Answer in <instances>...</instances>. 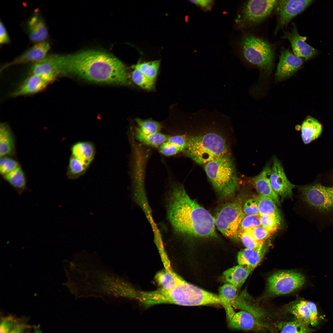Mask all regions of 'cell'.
Listing matches in <instances>:
<instances>
[{"mask_svg":"<svg viewBox=\"0 0 333 333\" xmlns=\"http://www.w3.org/2000/svg\"><path fill=\"white\" fill-rule=\"evenodd\" d=\"M68 263L66 284L76 296L128 298L131 286L97 254L84 250Z\"/></svg>","mask_w":333,"mask_h":333,"instance_id":"obj_1","label":"cell"},{"mask_svg":"<svg viewBox=\"0 0 333 333\" xmlns=\"http://www.w3.org/2000/svg\"><path fill=\"white\" fill-rule=\"evenodd\" d=\"M166 208L167 217L175 233L195 238L217 236L214 218L189 196L182 185H173Z\"/></svg>","mask_w":333,"mask_h":333,"instance_id":"obj_2","label":"cell"},{"mask_svg":"<svg viewBox=\"0 0 333 333\" xmlns=\"http://www.w3.org/2000/svg\"><path fill=\"white\" fill-rule=\"evenodd\" d=\"M61 60L62 75L73 74L98 83L125 84L128 82L123 64L104 52L88 51L61 55Z\"/></svg>","mask_w":333,"mask_h":333,"instance_id":"obj_3","label":"cell"},{"mask_svg":"<svg viewBox=\"0 0 333 333\" xmlns=\"http://www.w3.org/2000/svg\"><path fill=\"white\" fill-rule=\"evenodd\" d=\"M303 202L320 231L333 226V186L314 183L299 188Z\"/></svg>","mask_w":333,"mask_h":333,"instance_id":"obj_4","label":"cell"},{"mask_svg":"<svg viewBox=\"0 0 333 333\" xmlns=\"http://www.w3.org/2000/svg\"><path fill=\"white\" fill-rule=\"evenodd\" d=\"M186 150L188 157L203 164L227 155L228 148L221 135L211 132L190 137Z\"/></svg>","mask_w":333,"mask_h":333,"instance_id":"obj_5","label":"cell"},{"mask_svg":"<svg viewBox=\"0 0 333 333\" xmlns=\"http://www.w3.org/2000/svg\"><path fill=\"white\" fill-rule=\"evenodd\" d=\"M207 176L220 197L232 196L237 188V179L234 163L227 155L205 164Z\"/></svg>","mask_w":333,"mask_h":333,"instance_id":"obj_6","label":"cell"},{"mask_svg":"<svg viewBox=\"0 0 333 333\" xmlns=\"http://www.w3.org/2000/svg\"><path fill=\"white\" fill-rule=\"evenodd\" d=\"M240 46L242 55L249 63L265 72H269L274 64L273 47L265 40L251 33L243 35Z\"/></svg>","mask_w":333,"mask_h":333,"instance_id":"obj_7","label":"cell"},{"mask_svg":"<svg viewBox=\"0 0 333 333\" xmlns=\"http://www.w3.org/2000/svg\"><path fill=\"white\" fill-rule=\"evenodd\" d=\"M241 201L228 203L220 209L214 218L216 226L225 236L234 239L239 237L241 222L245 216Z\"/></svg>","mask_w":333,"mask_h":333,"instance_id":"obj_8","label":"cell"},{"mask_svg":"<svg viewBox=\"0 0 333 333\" xmlns=\"http://www.w3.org/2000/svg\"><path fill=\"white\" fill-rule=\"evenodd\" d=\"M278 0H252L246 1L237 20L240 27L256 26L264 21L275 9Z\"/></svg>","mask_w":333,"mask_h":333,"instance_id":"obj_9","label":"cell"},{"mask_svg":"<svg viewBox=\"0 0 333 333\" xmlns=\"http://www.w3.org/2000/svg\"><path fill=\"white\" fill-rule=\"evenodd\" d=\"M305 278L301 274L291 271L278 272L268 279V289L272 294L279 295L288 294L302 287Z\"/></svg>","mask_w":333,"mask_h":333,"instance_id":"obj_10","label":"cell"},{"mask_svg":"<svg viewBox=\"0 0 333 333\" xmlns=\"http://www.w3.org/2000/svg\"><path fill=\"white\" fill-rule=\"evenodd\" d=\"M313 1L312 0H278L274 9L277 16L275 34L286 27L294 17L304 10Z\"/></svg>","mask_w":333,"mask_h":333,"instance_id":"obj_11","label":"cell"},{"mask_svg":"<svg viewBox=\"0 0 333 333\" xmlns=\"http://www.w3.org/2000/svg\"><path fill=\"white\" fill-rule=\"evenodd\" d=\"M269 180L272 189L278 196L282 199L291 197L295 186L288 180L282 165L276 157L273 159Z\"/></svg>","mask_w":333,"mask_h":333,"instance_id":"obj_12","label":"cell"},{"mask_svg":"<svg viewBox=\"0 0 333 333\" xmlns=\"http://www.w3.org/2000/svg\"><path fill=\"white\" fill-rule=\"evenodd\" d=\"M282 38L289 41L295 55L304 58L306 60H310L318 54L317 50L306 42V37L300 35L296 25L293 23L291 30L284 31Z\"/></svg>","mask_w":333,"mask_h":333,"instance_id":"obj_13","label":"cell"},{"mask_svg":"<svg viewBox=\"0 0 333 333\" xmlns=\"http://www.w3.org/2000/svg\"><path fill=\"white\" fill-rule=\"evenodd\" d=\"M303 63V58L296 56L288 49H282L276 71L277 79L282 80L291 76Z\"/></svg>","mask_w":333,"mask_h":333,"instance_id":"obj_14","label":"cell"},{"mask_svg":"<svg viewBox=\"0 0 333 333\" xmlns=\"http://www.w3.org/2000/svg\"><path fill=\"white\" fill-rule=\"evenodd\" d=\"M50 48L49 43L46 41L37 43L11 62L4 65L1 69V72L14 65L39 62L46 57Z\"/></svg>","mask_w":333,"mask_h":333,"instance_id":"obj_15","label":"cell"},{"mask_svg":"<svg viewBox=\"0 0 333 333\" xmlns=\"http://www.w3.org/2000/svg\"><path fill=\"white\" fill-rule=\"evenodd\" d=\"M228 326L232 329L245 331H259L268 328L262 321L244 310L235 313L228 322Z\"/></svg>","mask_w":333,"mask_h":333,"instance_id":"obj_16","label":"cell"},{"mask_svg":"<svg viewBox=\"0 0 333 333\" xmlns=\"http://www.w3.org/2000/svg\"><path fill=\"white\" fill-rule=\"evenodd\" d=\"M52 81L40 75H30L11 94V96L31 95L41 91Z\"/></svg>","mask_w":333,"mask_h":333,"instance_id":"obj_17","label":"cell"},{"mask_svg":"<svg viewBox=\"0 0 333 333\" xmlns=\"http://www.w3.org/2000/svg\"><path fill=\"white\" fill-rule=\"evenodd\" d=\"M270 170L269 166H266L260 173L252 178V181L258 196L269 198L280 205L279 196L273 190L270 183Z\"/></svg>","mask_w":333,"mask_h":333,"instance_id":"obj_18","label":"cell"},{"mask_svg":"<svg viewBox=\"0 0 333 333\" xmlns=\"http://www.w3.org/2000/svg\"><path fill=\"white\" fill-rule=\"evenodd\" d=\"M264 245L258 249L245 248L238 253V265L253 271L263 257L266 251Z\"/></svg>","mask_w":333,"mask_h":333,"instance_id":"obj_19","label":"cell"},{"mask_svg":"<svg viewBox=\"0 0 333 333\" xmlns=\"http://www.w3.org/2000/svg\"><path fill=\"white\" fill-rule=\"evenodd\" d=\"M29 37L33 42L45 41L48 36L46 25L42 18L38 14L33 15L27 23Z\"/></svg>","mask_w":333,"mask_h":333,"instance_id":"obj_20","label":"cell"},{"mask_svg":"<svg viewBox=\"0 0 333 333\" xmlns=\"http://www.w3.org/2000/svg\"><path fill=\"white\" fill-rule=\"evenodd\" d=\"M16 152L14 136L9 125L2 123L0 125V156H13Z\"/></svg>","mask_w":333,"mask_h":333,"instance_id":"obj_21","label":"cell"},{"mask_svg":"<svg viewBox=\"0 0 333 333\" xmlns=\"http://www.w3.org/2000/svg\"><path fill=\"white\" fill-rule=\"evenodd\" d=\"M72 156L89 166L93 160L96 154L94 144L90 142H77L71 146Z\"/></svg>","mask_w":333,"mask_h":333,"instance_id":"obj_22","label":"cell"},{"mask_svg":"<svg viewBox=\"0 0 333 333\" xmlns=\"http://www.w3.org/2000/svg\"><path fill=\"white\" fill-rule=\"evenodd\" d=\"M187 139L183 135L169 136L166 140L160 146L159 151L165 156L175 155L186 149Z\"/></svg>","mask_w":333,"mask_h":333,"instance_id":"obj_23","label":"cell"},{"mask_svg":"<svg viewBox=\"0 0 333 333\" xmlns=\"http://www.w3.org/2000/svg\"><path fill=\"white\" fill-rule=\"evenodd\" d=\"M237 288L229 283L226 284L221 286L219 290V297L221 304L226 312L228 321L229 322L235 313L232 308V303L237 296Z\"/></svg>","mask_w":333,"mask_h":333,"instance_id":"obj_24","label":"cell"},{"mask_svg":"<svg viewBox=\"0 0 333 333\" xmlns=\"http://www.w3.org/2000/svg\"><path fill=\"white\" fill-rule=\"evenodd\" d=\"M301 129L302 138L305 144L317 138L322 131L321 124L312 117H308L303 122Z\"/></svg>","mask_w":333,"mask_h":333,"instance_id":"obj_25","label":"cell"},{"mask_svg":"<svg viewBox=\"0 0 333 333\" xmlns=\"http://www.w3.org/2000/svg\"><path fill=\"white\" fill-rule=\"evenodd\" d=\"M252 271L238 265L228 269L223 273L225 280L237 288L241 287Z\"/></svg>","mask_w":333,"mask_h":333,"instance_id":"obj_26","label":"cell"},{"mask_svg":"<svg viewBox=\"0 0 333 333\" xmlns=\"http://www.w3.org/2000/svg\"><path fill=\"white\" fill-rule=\"evenodd\" d=\"M3 178L14 189L19 196L28 190L26 178L20 166L3 176Z\"/></svg>","mask_w":333,"mask_h":333,"instance_id":"obj_27","label":"cell"},{"mask_svg":"<svg viewBox=\"0 0 333 333\" xmlns=\"http://www.w3.org/2000/svg\"><path fill=\"white\" fill-rule=\"evenodd\" d=\"M165 270L158 273L155 275L156 281L166 290H171L175 288L182 280V278L175 273L166 265Z\"/></svg>","mask_w":333,"mask_h":333,"instance_id":"obj_28","label":"cell"},{"mask_svg":"<svg viewBox=\"0 0 333 333\" xmlns=\"http://www.w3.org/2000/svg\"><path fill=\"white\" fill-rule=\"evenodd\" d=\"M286 310L305 325L309 326L310 324V312L306 301L300 300L292 303L287 306Z\"/></svg>","mask_w":333,"mask_h":333,"instance_id":"obj_29","label":"cell"},{"mask_svg":"<svg viewBox=\"0 0 333 333\" xmlns=\"http://www.w3.org/2000/svg\"><path fill=\"white\" fill-rule=\"evenodd\" d=\"M169 136L160 132L154 134H146L136 129V139L143 144L155 148L160 146L166 140Z\"/></svg>","mask_w":333,"mask_h":333,"instance_id":"obj_30","label":"cell"},{"mask_svg":"<svg viewBox=\"0 0 333 333\" xmlns=\"http://www.w3.org/2000/svg\"><path fill=\"white\" fill-rule=\"evenodd\" d=\"M258 210L259 216H274L281 220L280 213L275 203L271 199L258 196Z\"/></svg>","mask_w":333,"mask_h":333,"instance_id":"obj_31","label":"cell"},{"mask_svg":"<svg viewBox=\"0 0 333 333\" xmlns=\"http://www.w3.org/2000/svg\"><path fill=\"white\" fill-rule=\"evenodd\" d=\"M89 166L71 155L69 159L67 169V178L71 179L78 178L86 172Z\"/></svg>","mask_w":333,"mask_h":333,"instance_id":"obj_32","label":"cell"},{"mask_svg":"<svg viewBox=\"0 0 333 333\" xmlns=\"http://www.w3.org/2000/svg\"><path fill=\"white\" fill-rule=\"evenodd\" d=\"M159 60L148 62L138 63L132 67L139 70L145 76L151 80L155 82L159 67Z\"/></svg>","mask_w":333,"mask_h":333,"instance_id":"obj_33","label":"cell"},{"mask_svg":"<svg viewBox=\"0 0 333 333\" xmlns=\"http://www.w3.org/2000/svg\"><path fill=\"white\" fill-rule=\"evenodd\" d=\"M314 330L299 320L285 322L281 329L280 333H312Z\"/></svg>","mask_w":333,"mask_h":333,"instance_id":"obj_34","label":"cell"},{"mask_svg":"<svg viewBox=\"0 0 333 333\" xmlns=\"http://www.w3.org/2000/svg\"><path fill=\"white\" fill-rule=\"evenodd\" d=\"M135 121L138 126L136 129L145 134H152L158 133L161 129L160 124L154 121L137 118Z\"/></svg>","mask_w":333,"mask_h":333,"instance_id":"obj_35","label":"cell"},{"mask_svg":"<svg viewBox=\"0 0 333 333\" xmlns=\"http://www.w3.org/2000/svg\"><path fill=\"white\" fill-rule=\"evenodd\" d=\"M133 68L134 69L131 76L133 81L143 89L147 90H151L154 89V82L148 78L138 69Z\"/></svg>","mask_w":333,"mask_h":333,"instance_id":"obj_36","label":"cell"},{"mask_svg":"<svg viewBox=\"0 0 333 333\" xmlns=\"http://www.w3.org/2000/svg\"><path fill=\"white\" fill-rule=\"evenodd\" d=\"M261 226L273 235L278 228L281 221L274 216H260Z\"/></svg>","mask_w":333,"mask_h":333,"instance_id":"obj_37","label":"cell"},{"mask_svg":"<svg viewBox=\"0 0 333 333\" xmlns=\"http://www.w3.org/2000/svg\"><path fill=\"white\" fill-rule=\"evenodd\" d=\"M19 166L18 162L10 156L0 157V173L2 176L10 172Z\"/></svg>","mask_w":333,"mask_h":333,"instance_id":"obj_38","label":"cell"},{"mask_svg":"<svg viewBox=\"0 0 333 333\" xmlns=\"http://www.w3.org/2000/svg\"><path fill=\"white\" fill-rule=\"evenodd\" d=\"M242 209L245 215L259 216L258 197H251L246 199L242 206Z\"/></svg>","mask_w":333,"mask_h":333,"instance_id":"obj_39","label":"cell"},{"mask_svg":"<svg viewBox=\"0 0 333 333\" xmlns=\"http://www.w3.org/2000/svg\"><path fill=\"white\" fill-rule=\"evenodd\" d=\"M246 230L256 241L261 243H264V242L272 235L261 225L251 228Z\"/></svg>","mask_w":333,"mask_h":333,"instance_id":"obj_40","label":"cell"},{"mask_svg":"<svg viewBox=\"0 0 333 333\" xmlns=\"http://www.w3.org/2000/svg\"><path fill=\"white\" fill-rule=\"evenodd\" d=\"M239 237L246 248L258 249L264 245V243H259L256 241L246 230L239 232Z\"/></svg>","mask_w":333,"mask_h":333,"instance_id":"obj_41","label":"cell"},{"mask_svg":"<svg viewBox=\"0 0 333 333\" xmlns=\"http://www.w3.org/2000/svg\"><path fill=\"white\" fill-rule=\"evenodd\" d=\"M261 225L259 216L245 215L241 222L239 232Z\"/></svg>","mask_w":333,"mask_h":333,"instance_id":"obj_42","label":"cell"},{"mask_svg":"<svg viewBox=\"0 0 333 333\" xmlns=\"http://www.w3.org/2000/svg\"><path fill=\"white\" fill-rule=\"evenodd\" d=\"M310 314V324L313 327H316L319 324L320 318L316 305L313 302L306 301Z\"/></svg>","mask_w":333,"mask_h":333,"instance_id":"obj_43","label":"cell"},{"mask_svg":"<svg viewBox=\"0 0 333 333\" xmlns=\"http://www.w3.org/2000/svg\"><path fill=\"white\" fill-rule=\"evenodd\" d=\"M17 319L12 315H8L1 318L0 333H9Z\"/></svg>","mask_w":333,"mask_h":333,"instance_id":"obj_44","label":"cell"},{"mask_svg":"<svg viewBox=\"0 0 333 333\" xmlns=\"http://www.w3.org/2000/svg\"><path fill=\"white\" fill-rule=\"evenodd\" d=\"M32 327V326L27 324L24 320L17 319L9 333H25L27 329Z\"/></svg>","mask_w":333,"mask_h":333,"instance_id":"obj_45","label":"cell"},{"mask_svg":"<svg viewBox=\"0 0 333 333\" xmlns=\"http://www.w3.org/2000/svg\"><path fill=\"white\" fill-rule=\"evenodd\" d=\"M10 39L3 23L0 22V43L5 44L9 43Z\"/></svg>","mask_w":333,"mask_h":333,"instance_id":"obj_46","label":"cell"},{"mask_svg":"<svg viewBox=\"0 0 333 333\" xmlns=\"http://www.w3.org/2000/svg\"><path fill=\"white\" fill-rule=\"evenodd\" d=\"M190 1L195 4L204 8L209 7L212 3V0H191Z\"/></svg>","mask_w":333,"mask_h":333,"instance_id":"obj_47","label":"cell"},{"mask_svg":"<svg viewBox=\"0 0 333 333\" xmlns=\"http://www.w3.org/2000/svg\"><path fill=\"white\" fill-rule=\"evenodd\" d=\"M41 331L38 328H35L33 333H41Z\"/></svg>","mask_w":333,"mask_h":333,"instance_id":"obj_48","label":"cell"}]
</instances>
